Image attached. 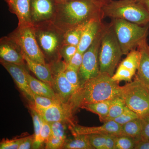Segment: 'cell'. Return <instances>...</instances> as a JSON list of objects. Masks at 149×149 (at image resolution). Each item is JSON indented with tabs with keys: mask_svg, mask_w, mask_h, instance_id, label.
<instances>
[{
	"mask_svg": "<svg viewBox=\"0 0 149 149\" xmlns=\"http://www.w3.org/2000/svg\"><path fill=\"white\" fill-rule=\"evenodd\" d=\"M33 102L32 103L33 105L32 107L38 113L47 109L54 104L61 101L59 99H52L35 94L33 95Z\"/></svg>",
	"mask_w": 149,
	"mask_h": 149,
	"instance_id": "28",
	"label": "cell"
},
{
	"mask_svg": "<svg viewBox=\"0 0 149 149\" xmlns=\"http://www.w3.org/2000/svg\"><path fill=\"white\" fill-rule=\"evenodd\" d=\"M88 22L77 25L65 32L64 44L77 47L80 43L83 30Z\"/></svg>",
	"mask_w": 149,
	"mask_h": 149,
	"instance_id": "25",
	"label": "cell"
},
{
	"mask_svg": "<svg viewBox=\"0 0 149 149\" xmlns=\"http://www.w3.org/2000/svg\"><path fill=\"white\" fill-rule=\"evenodd\" d=\"M34 142V135L26 137V139L19 146L18 149L32 148Z\"/></svg>",
	"mask_w": 149,
	"mask_h": 149,
	"instance_id": "41",
	"label": "cell"
},
{
	"mask_svg": "<svg viewBox=\"0 0 149 149\" xmlns=\"http://www.w3.org/2000/svg\"><path fill=\"white\" fill-rule=\"evenodd\" d=\"M149 11V0H139Z\"/></svg>",
	"mask_w": 149,
	"mask_h": 149,
	"instance_id": "43",
	"label": "cell"
},
{
	"mask_svg": "<svg viewBox=\"0 0 149 149\" xmlns=\"http://www.w3.org/2000/svg\"><path fill=\"white\" fill-rule=\"evenodd\" d=\"M126 104L121 96L115 97L111 100L108 114L104 119L103 123L112 120L120 115L124 111Z\"/></svg>",
	"mask_w": 149,
	"mask_h": 149,
	"instance_id": "26",
	"label": "cell"
},
{
	"mask_svg": "<svg viewBox=\"0 0 149 149\" xmlns=\"http://www.w3.org/2000/svg\"><path fill=\"white\" fill-rule=\"evenodd\" d=\"M106 26L103 25L92 45L83 54V62L78 72L80 86L100 73L99 52Z\"/></svg>",
	"mask_w": 149,
	"mask_h": 149,
	"instance_id": "9",
	"label": "cell"
},
{
	"mask_svg": "<svg viewBox=\"0 0 149 149\" xmlns=\"http://www.w3.org/2000/svg\"><path fill=\"white\" fill-rule=\"evenodd\" d=\"M26 137L19 139L6 140L1 141L0 144L1 149H17L26 139Z\"/></svg>",
	"mask_w": 149,
	"mask_h": 149,
	"instance_id": "35",
	"label": "cell"
},
{
	"mask_svg": "<svg viewBox=\"0 0 149 149\" xmlns=\"http://www.w3.org/2000/svg\"><path fill=\"white\" fill-rule=\"evenodd\" d=\"M102 16L92 19L86 24L83 30L77 51L84 54L92 45L104 24L102 23Z\"/></svg>",
	"mask_w": 149,
	"mask_h": 149,
	"instance_id": "17",
	"label": "cell"
},
{
	"mask_svg": "<svg viewBox=\"0 0 149 149\" xmlns=\"http://www.w3.org/2000/svg\"><path fill=\"white\" fill-rule=\"evenodd\" d=\"M121 96L126 105L139 117L149 116V90L136 77L122 86Z\"/></svg>",
	"mask_w": 149,
	"mask_h": 149,
	"instance_id": "7",
	"label": "cell"
},
{
	"mask_svg": "<svg viewBox=\"0 0 149 149\" xmlns=\"http://www.w3.org/2000/svg\"><path fill=\"white\" fill-rule=\"evenodd\" d=\"M112 100L87 104L83 106L81 109H86L97 115L101 122H103L108 114Z\"/></svg>",
	"mask_w": 149,
	"mask_h": 149,
	"instance_id": "23",
	"label": "cell"
},
{
	"mask_svg": "<svg viewBox=\"0 0 149 149\" xmlns=\"http://www.w3.org/2000/svg\"><path fill=\"white\" fill-rule=\"evenodd\" d=\"M56 0H30V20L33 25L52 21L56 11Z\"/></svg>",
	"mask_w": 149,
	"mask_h": 149,
	"instance_id": "12",
	"label": "cell"
},
{
	"mask_svg": "<svg viewBox=\"0 0 149 149\" xmlns=\"http://www.w3.org/2000/svg\"><path fill=\"white\" fill-rule=\"evenodd\" d=\"M135 139L124 135H118L116 137L114 149H133L136 143Z\"/></svg>",
	"mask_w": 149,
	"mask_h": 149,
	"instance_id": "29",
	"label": "cell"
},
{
	"mask_svg": "<svg viewBox=\"0 0 149 149\" xmlns=\"http://www.w3.org/2000/svg\"><path fill=\"white\" fill-rule=\"evenodd\" d=\"M141 118L142 122L141 140L149 141V116Z\"/></svg>",
	"mask_w": 149,
	"mask_h": 149,
	"instance_id": "39",
	"label": "cell"
},
{
	"mask_svg": "<svg viewBox=\"0 0 149 149\" xmlns=\"http://www.w3.org/2000/svg\"><path fill=\"white\" fill-rule=\"evenodd\" d=\"M138 118H139V116L126 105L122 113L111 120L122 125Z\"/></svg>",
	"mask_w": 149,
	"mask_h": 149,
	"instance_id": "31",
	"label": "cell"
},
{
	"mask_svg": "<svg viewBox=\"0 0 149 149\" xmlns=\"http://www.w3.org/2000/svg\"><path fill=\"white\" fill-rule=\"evenodd\" d=\"M140 53L139 66L136 77L146 85H149V45L147 40L138 47Z\"/></svg>",
	"mask_w": 149,
	"mask_h": 149,
	"instance_id": "19",
	"label": "cell"
},
{
	"mask_svg": "<svg viewBox=\"0 0 149 149\" xmlns=\"http://www.w3.org/2000/svg\"><path fill=\"white\" fill-rule=\"evenodd\" d=\"M122 86L106 73H100L80 86L69 103L73 113L87 104L112 100L121 96Z\"/></svg>",
	"mask_w": 149,
	"mask_h": 149,
	"instance_id": "2",
	"label": "cell"
},
{
	"mask_svg": "<svg viewBox=\"0 0 149 149\" xmlns=\"http://www.w3.org/2000/svg\"><path fill=\"white\" fill-rule=\"evenodd\" d=\"M64 72L67 79L73 87L74 93L79 89L80 86L78 72L70 67L67 63Z\"/></svg>",
	"mask_w": 149,
	"mask_h": 149,
	"instance_id": "30",
	"label": "cell"
},
{
	"mask_svg": "<svg viewBox=\"0 0 149 149\" xmlns=\"http://www.w3.org/2000/svg\"><path fill=\"white\" fill-rule=\"evenodd\" d=\"M52 130V136L66 140L65 131L66 123L62 122L49 123Z\"/></svg>",
	"mask_w": 149,
	"mask_h": 149,
	"instance_id": "32",
	"label": "cell"
},
{
	"mask_svg": "<svg viewBox=\"0 0 149 149\" xmlns=\"http://www.w3.org/2000/svg\"><path fill=\"white\" fill-rule=\"evenodd\" d=\"M26 74L29 88L33 94L60 100L55 91L50 86L43 81L32 77L27 71Z\"/></svg>",
	"mask_w": 149,
	"mask_h": 149,
	"instance_id": "21",
	"label": "cell"
},
{
	"mask_svg": "<svg viewBox=\"0 0 149 149\" xmlns=\"http://www.w3.org/2000/svg\"><path fill=\"white\" fill-rule=\"evenodd\" d=\"M73 113L70 105L60 101L38 114L48 123L62 122L74 126L76 124L73 116Z\"/></svg>",
	"mask_w": 149,
	"mask_h": 149,
	"instance_id": "11",
	"label": "cell"
},
{
	"mask_svg": "<svg viewBox=\"0 0 149 149\" xmlns=\"http://www.w3.org/2000/svg\"><path fill=\"white\" fill-rule=\"evenodd\" d=\"M99 0H56L53 22L64 32L92 19L103 16L102 8L108 1Z\"/></svg>",
	"mask_w": 149,
	"mask_h": 149,
	"instance_id": "1",
	"label": "cell"
},
{
	"mask_svg": "<svg viewBox=\"0 0 149 149\" xmlns=\"http://www.w3.org/2000/svg\"><path fill=\"white\" fill-rule=\"evenodd\" d=\"M135 149H149V141H141L136 142Z\"/></svg>",
	"mask_w": 149,
	"mask_h": 149,
	"instance_id": "42",
	"label": "cell"
},
{
	"mask_svg": "<svg viewBox=\"0 0 149 149\" xmlns=\"http://www.w3.org/2000/svg\"><path fill=\"white\" fill-rule=\"evenodd\" d=\"M123 54L127 55L147 40L149 25H140L122 19H113L111 24Z\"/></svg>",
	"mask_w": 149,
	"mask_h": 149,
	"instance_id": "5",
	"label": "cell"
},
{
	"mask_svg": "<svg viewBox=\"0 0 149 149\" xmlns=\"http://www.w3.org/2000/svg\"><path fill=\"white\" fill-rule=\"evenodd\" d=\"M31 114L34 124V142L32 148L38 149L41 148L42 144L40 142V136L42 126V119L36 111L31 107Z\"/></svg>",
	"mask_w": 149,
	"mask_h": 149,
	"instance_id": "27",
	"label": "cell"
},
{
	"mask_svg": "<svg viewBox=\"0 0 149 149\" xmlns=\"http://www.w3.org/2000/svg\"><path fill=\"white\" fill-rule=\"evenodd\" d=\"M66 141L51 136L49 139L45 143L46 144L45 149H62Z\"/></svg>",
	"mask_w": 149,
	"mask_h": 149,
	"instance_id": "36",
	"label": "cell"
},
{
	"mask_svg": "<svg viewBox=\"0 0 149 149\" xmlns=\"http://www.w3.org/2000/svg\"><path fill=\"white\" fill-rule=\"evenodd\" d=\"M72 139L65 141L62 149H94L87 135H74Z\"/></svg>",
	"mask_w": 149,
	"mask_h": 149,
	"instance_id": "24",
	"label": "cell"
},
{
	"mask_svg": "<svg viewBox=\"0 0 149 149\" xmlns=\"http://www.w3.org/2000/svg\"><path fill=\"white\" fill-rule=\"evenodd\" d=\"M62 1H69V0H62ZM99 1H108V0H99Z\"/></svg>",
	"mask_w": 149,
	"mask_h": 149,
	"instance_id": "45",
	"label": "cell"
},
{
	"mask_svg": "<svg viewBox=\"0 0 149 149\" xmlns=\"http://www.w3.org/2000/svg\"><path fill=\"white\" fill-rule=\"evenodd\" d=\"M0 57L4 61L24 67L25 62L21 49L8 36L0 40Z\"/></svg>",
	"mask_w": 149,
	"mask_h": 149,
	"instance_id": "15",
	"label": "cell"
},
{
	"mask_svg": "<svg viewBox=\"0 0 149 149\" xmlns=\"http://www.w3.org/2000/svg\"><path fill=\"white\" fill-rule=\"evenodd\" d=\"M9 10L16 15L18 26L32 24L30 20V0H5Z\"/></svg>",
	"mask_w": 149,
	"mask_h": 149,
	"instance_id": "18",
	"label": "cell"
},
{
	"mask_svg": "<svg viewBox=\"0 0 149 149\" xmlns=\"http://www.w3.org/2000/svg\"><path fill=\"white\" fill-rule=\"evenodd\" d=\"M77 51V46L64 44L61 49L60 54L65 62L68 64Z\"/></svg>",
	"mask_w": 149,
	"mask_h": 149,
	"instance_id": "33",
	"label": "cell"
},
{
	"mask_svg": "<svg viewBox=\"0 0 149 149\" xmlns=\"http://www.w3.org/2000/svg\"><path fill=\"white\" fill-rule=\"evenodd\" d=\"M72 135H90L92 134L104 135H120L121 125L113 120H108L104 123L102 125L97 127H86L75 124L69 125Z\"/></svg>",
	"mask_w": 149,
	"mask_h": 149,
	"instance_id": "16",
	"label": "cell"
},
{
	"mask_svg": "<svg viewBox=\"0 0 149 149\" xmlns=\"http://www.w3.org/2000/svg\"><path fill=\"white\" fill-rule=\"evenodd\" d=\"M8 36L19 47L22 52L32 61L44 65L47 64L37 43L33 24L18 26Z\"/></svg>",
	"mask_w": 149,
	"mask_h": 149,
	"instance_id": "8",
	"label": "cell"
},
{
	"mask_svg": "<svg viewBox=\"0 0 149 149\" xmlns=\"http://www.w3.org/2000/svg\"><path fill=\"white\" fill-rule=\"evenodd\" d=\"M145 85V86H146V88H148V90L149 91V85Z\"/></svg>",
	"mask_w": 149,
	"mask_h": 149,
	"instance_id": "44",
	"label": "cell"
},
{
	"mask_svg": "<svg viewBox=\"0 0 149 149\" xmlns=\"http://www.w3.org/2000/svg\"><path fill=\"white\" fill-rule=\"evenodd\" d=\"M83 54L77 51L67 64L78 72L83 62Z\"/></svg>",
	"mask_w": 149,
	"mask_h": 149,
	"instance_id": "38",
	"label": "cell"
},
{
	"mask_svg": "<svg viewBox=\"0 0 149 149\" xmlns=\"http://www.w3.org/2000/svg\"><path fill=\"white\" fill-rule=\"evenodd\" d=\"M141 130L142 122L139 117L121 125L120 135L129 136L138 142L141 140Z\"/></svg>",
	"mask_w": 149,
	"mask_h": 149,
	"instance_id": "22",
	"label": "cell"
},
{
	"mask_svg": "<svg viewBox=\"0 0 149 149\" xmlns=\"http://www.w3.org/2000/svg\"><path fill=\"white\" fill-rule=\"evenodd\" d=\"M1 63L10 74L19 90L28 100L33 102L34 94L29 88L26 74L27 70L24 67L2 60H1Z\"/></svg>",
	"mask_w": 149,
	"mask_h": 149,
	"instance_id": "14",
	"label": "cell"
},
{
	"mask_svg": "<svg viewBox=\"0 0 149 149\" xmlns=\"http://www.w3.org/2000/svg\"><path fill=\"white\" fill-rule=\"evenodd\" d=\"M23 58L27 67L36 77L50 86L54 89V80L50 66L49 63L41 64L32 61L24 54L22 53Z\"/></svg>",
	"mask_w": 149,
	"mask_h": 149,
	"instance_id": "20",
	"label": "cell"
},
{
	"mask_svg": "<svg viewBox=\"0 0 149 149\" xmlns=\"http://www.w3.org/2000/svg\"><path fill=\"white\" fill-rule=\"evenodd\" d=\"M140 60V53L137 50L133 49L127 54V56L120 63L112 79L119 82L125 81L131 82L139 68Z\"/></svg>",
	"mask_w": 149,
	"mask_h": 149,
	"instance_id": "13",
	"label": "cell"
},
{
	"mask_svg": "<svg viewBox=\"0 0 149 149\" xmlns=\"http://www.w3.org/2000/svg\"><path fill=\"white\" fill-rule=\"evenodd\" d=\"M42 119V126L40 133V142L42 145L45 143L52 136V130L49 123Z\"/></svg>",
	"mask_w": 149,
	"mask_h": 149,
	"instance_id": "37",
	"label": "cell"
},
{
	"mask_svg": "<svg viewBox=\"0 0 149 149\" xmlns=\"http://www.w3.org/2000/svg\"><path fill=\"white\" fill-rule=\"evenodd\" d=\"M123 55L111 24L106 26L99 52L100 72L107 73L112 77Z\"/></svg>",
	"mask_w": 149,
	"mask_h": 149,
	"instance_id": "6",
	"label": "cell"
},
{
	"mask_svg": "<svg viewBox=\"0 0 149 149\" xmlns=\"http://www.w3.org/2000/svg\"><path fill=\"white\" fill-rule=\"evenodd\" d=\"M116 135H106V139L103 149H114Z\"/></svg>",
	"mask_w": 149,
	"mask_h": 149,
	"instance_id": "40",
	"label": "cell"
},
{
	"mask_svg": "<svg viewBox=\"0 0 149 149\" xmlns=\"http://www.w3.org/2000/svg\"><path fill=\"white\" fill-rule=\"evenodd\" d=\"M49 64L53 76L54 90L63 103L69 104L74 91L65 74L66 63L60 59Z\"/></svg>",
	"mask_w": 149,
	"mask_h": 149,
	"instance_id": "10",
	"label": "cell"
},
{
	"mask_svg": "<svg viewBox=\"0 0 149 149\" xmlns=\"http://www.w3.org/2000/svg\"><path fill=\"white\" fill-rule=\"evenodd\" d=\"M103 16L122 19L140 25L149 23V11L139 0L109 1L102 8Z\"/></svg>",
	"mask_w": 149,
	"mask_h": 149,
	"instance_id": "4",
	"label": "cell"
},
{
	"mask_svg": "<svg viewBox=\"0 0 149 149\" xmlns=\"http://www.w3.org/2000/svg\"><path fill=\"white\" fill-rule=\"evenodd\" d=\"M33 26L37 43L46 60L47 59L51 63L61 59L60 52L64 45L65 32L52 21L42 22Z\"/></svg>",
	"mask_w": 149,
	"mask_h": 149,
	"instance_id": "3",
	"label": "cell"
},
{
	"mask_svg": "<svg viewBox=\"0 0 149 149\" xmlns=\"http://www.w3.org/2000/svg\"><path fill=\"white\" fill-rule=\"evenodd\" d=\"M91 146L96 149H103L106 139V135L92 134L87 135Z\"/></svg>",
	"mask_w": 149,
	"mask_h": 149,
	"instance_id": "34",
	"label": "cell"
}]
</instances>
